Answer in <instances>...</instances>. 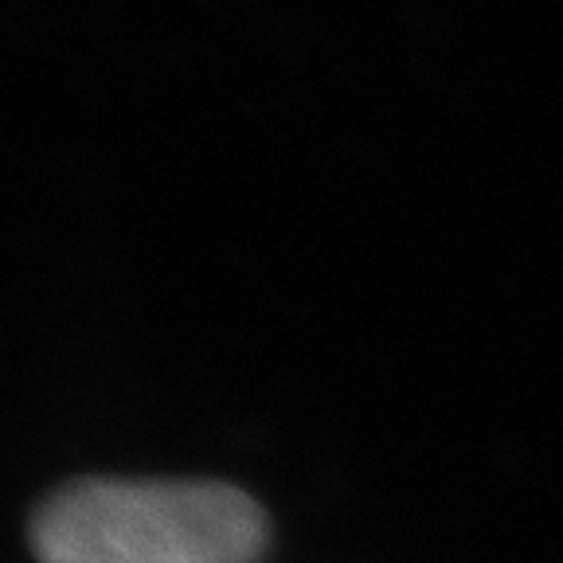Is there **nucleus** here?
Wrapping results in <instances>:
<instances>
[{
  "label": "nucleus",
  "mask_w": 563,
  "mask_h": 563,
  "mask_svg": "<svg viewBox=\"0 0 563 563\" xmlns=\"http://www.w3.org/2000/svg\"><path fill=\"white\" fill-rule=\"evenodd\" d=\"M266 517L220 482H75L32 520L40 563H255Z\"/></svg>",
  "instance_id": "1"
}]
</instances>
